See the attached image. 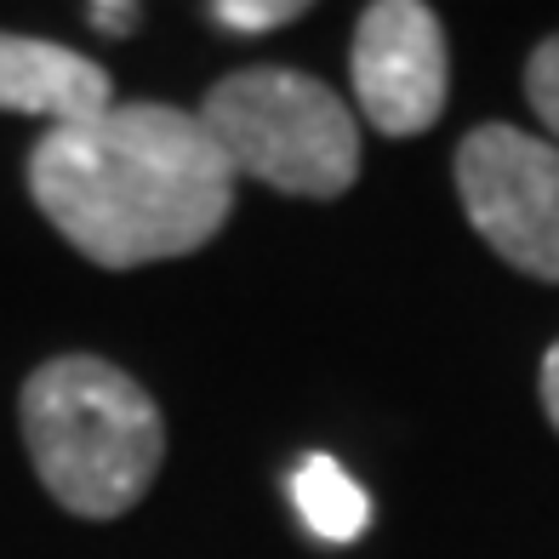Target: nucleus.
<instances>
[{
    "label": "nucleus",
    "mask_w": 559,
    "mask_h": 559,
    "mask_svg": "<svg viewBox=\"0 0 559 559\" xmlns=\"http://www.w3.org/2000/svg\"><path fill=\"white\" fill-rule=\"evenodd\" d=\"M115 109V81L86 52L40 35L0 29V115H40L52 126H81Z\"/></svg>",
    "instance_id": "obj_6"
},
{
    "label": "nucleus",
    "mask_w": 559,
    "mask_h": 559,
    "mask_svg": "<svg viewBox=\"0 0 559 559\" xmlns=\"http://www.w3.org/2000/svg\"><path fill=\"white\" fill-rule=\"evenodd\" d=\"M302 12H309L302 0H212L206 7L217 29H235V35H269L280 23H297Z\"/></svg>",
    "instance_id": "obj_8"
},
{
    "label": "nucleus",
    "mask_w": 559,
    "mask_h": 559,
    "mask_svg": "<svg viewBox=\"0 0 559 559\" xmlns=\"http://www.w3.org/2000/svg\"><path fill=\"white\" fill-rule=\"evenodd\" d=\"M29 194L86 263L143 269L217 240L235 212V171L200 115L115 104L29 148Z\"/></svg>",
    "instance_id": "obj_1"
},
{
    "label": "nucleus",
    "mask_w": 559,
    "mask_h": 559,
    "mask_svg": "<svg viewBox=\"0 0 559 559\" xmlns=\"http://www.w3.org/2000/svg\"><path fill=\"white\" fill-rule=\"evenodd\" d=\"M348 81L360 115L383 138H417L445 115L451 58L435 7L423 0H371L354 23Z\"/></svg>",
    "instance_id": "obj_5"
},
{
    "label": "nucleus",
    "mask_w": 559,
    "mask_h": 559,
    "mask_svg": "<svg viewBox=\"0 0 559 559\" xmlns=\"http://www.w3.org/2000/svg\"><path fill=\"white\" fill-rule=\"evenodd\" d=\"M200 126L212 132L228 171L258 177L280 194L337 200L360 177V126L348 104L292 63L223 74L200 104Z\"/></svg>",
    "instance_id": "obj_3"
},
{
    "label": "nucleus",
    "mask_w": 559,
    "mask_h": 559,
    "mask_svg": "<svg viewBox=\"0 0 559 559\" xmlns=\"http://www.w3.org/2000/svg\"><path fill=\"white\" fill-rule=\"evenodd\" d=\"M456 194L474 235L508 269L559 286V148L508 120L474 126L456 148Z\"/></svg>",
    "instance_id": "obj_4"
},
{
    "label": "nucleus",
    "mask_w": 559,
    "mask_h": 559,
    "mask_svg": "<svg viewBox=\"0 0 559 559\" xmlns=\"http://www.w3.org/2000/svg\"><path fill=\"white\" fill-rule=\"evenodd\" d=\"M17 428L40 486L74 520H115L138 508L166 463L155 394L97 354L35 366L17 394Z\"/></svg>",
    "instance_id": "obj_2"
},
{
    "label": "nucleus",
    "mask_w": 559,
    "mask_h": 559,
    "mask_svg": "<svg viewBox=\"0 0 559 559\" xmlns=\"http://www.w3.org/2000/svg\"><path fill=\"white\" fill-rule=\"evenodd\" d=\"M86 17H92V29H97V35H132V29H138V17H143V7H132V0H120V7L97 0V7H86Z\"/></svg>",
    "instance_id": "obj_10"
},
{
    "label": "nucleus",
    "mask_w": 559,
    "mask_h": 559,
    "mask_svg": "<svg viewBox=\"0 0 559 559\" xmlns=\"http://www.w3.org/2000/svg\"><path fill=\"white\" fill-rule=\"evenodd\" d=\"M292 502H297V514L302 525L314 531L320 543H360L366 537V525H371V497L360 491V479H354L337 456H325V451H309L302 463L292 468Z\"/></svg>",
    "instance_id": "obj_7"
},
{
    "label": "nucleus",
    "mask_w": 559,
    "mask_h": 559,
    "mask_svg": "<svg viewBox=\"0 0 559 559\" xmlns=\"http://www.w3.org/2000/svg\"><path fill=\"white\" fill-rule=\"evenodd\" d=\"M525 97H531V109H537V120L554 132V148H559V35H548L537 52H531V63H525Z\"/></svg>",
    "instance_id": "obj_9"
},
{
    "label": "nucleus",
    "mask_w": 559,
    "mask_h": 559,
    "mask_svg": "<svg viewBox=\"0 0 559 559\" xmlns=\"http://www.w3.org/2000/svg\"><path fill=\"white\" fill-rule=\"evenodd\" d=\"M543 412H548V423L559 428V343L543 354Z\"/></svg>",
    "instance_id": "obj_11"
}]
</instances>
